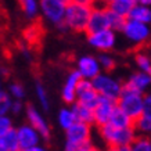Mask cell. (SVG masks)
<instances>
[{"label":"cell","mask_w":151,"mask_h":151,"mask_svg":"<svg viewBox=\"0 0 151 151\" xmlns=\"http://www.w3.org/2000/svg\"><path fill=\"white\" fill-rule=\"evenodd\" d=\"M143 99H144V94L133 90L132 87H129L126 83H124L121 94L116 100V107L134 122L144 111L143 110Z\"/></svg>","instance_id":"cell-1"},{"label":"cell","mask_w":151,"mask_h":151,"mask_svg":"<svg viewBox=\"0 0 151 151\" xmlns=\"http://www.w3.org/2000/svg\"><path fill=\"white\" fill-rule=\"evenodd\" d=\"M100 134L104 139V142L108 144L110 148L114 147H122V146H130L136 136V130L133 128H126V129H118L111 126L110 124L104 125L100 128Z\"/></svg>","instance_id":"cell-2"},{"label":"cell","mask_w":151,"mask_h":151,"mask_svg":"<svg viewBox=\"0 0 151 151\" xmlns=\"http://www.w3.org/2000/svg\"><path fill=\"white\" fill-rule=\"evenodd\" d=\"M90 13H92L90 7L69 3L65 7L63 22L65 24V27L68 29H72L75 32H83V31H86V25L89 21V17H90Z\"/></svg>","instance_id":"cell-3"},{"label":"cell","mask_w":151,"mask_h":151,"mask_svg":"<svg viewBox=\"0 0 151 151\" xmlns=\"http://www.w3.org/2000/svg\"><path fill=\"white\" fill-rule=\"evenodd\" d=\"M92 86L99 96L110 99L112 101L118 100L121 90H122V83L107 73H99L92 81Z\"/></svg>","instance_id":"cell-4"},{"label":"cell","mask_w":151,"mask_h":151,"mask_svg":"<svg viewBox=\"0 0 151 151\" xmlns=\"http://www.w3.org/2000/svg\"><path fill=\"white\" fill-rule=\"evenodd\" d=\"M121 32L124 33L126 39L130 40L133 45H144L148 37H150V28L146 24L142 22H136V21H132V19H126L124 28Z\"/></svg>","instance_id":"cell-5"},{"label":"cell","mask_w":151,"mask_h":151,"mask_svg":"<svg viewBox=\"0 0 151 151\" xmlns=\"http://www.w3.org/2000/svg\"><path fill=\"white\" fill-rule=\"evenodd\" d=\"M115 107H116V101L99 96L96 107L93 108V124H96L99 128L107 125Z\"/></svg>","instance_id":"cell-6"},{"label":"cell","mask_w":151,"mask_h":151,"mask_svg":"<svg viewBox=\"0 0 151 151\" xmlns=\"http://www.w3.org/2000/svg\"><path fill=\"white\" fill-rule=\"evenodd\" d=\"M65 7L63 3H58L55 0H39V11L45 15V18L50 22L58 25L64 19Z\"/></svg>","instance_id":"cell-7"},{"label":"cell","mask_w":151,"mask_h":151,"mask_svg":"<svg viewBox=\"0 0 151 151\" xmlns=\"http://www.w3.org/2000/svg\"><path fill=\"white\" fill-rule=\"evenodd\" d=\"M76 101L79 104L85 105L87 108H94L99 100V94L92 86V81H86V79H81V82L76 86Z\"/></svg>","instance_id":"cell-8"},{"label":"cell","mask_w":151,"mask_h":151,"mask_svg":"<svg viewBox=\"0 0 151 151\" xmlns=\"http://www.w3.org/2000/svg\"><path fill=\"white\" fill-rule=\"evenodd\" d=\"M87 42L90 43V46L100 51H110L112 50L116 45V33L111 29L101 31L97 33H92L87 36Z\"/></svg>","instance_id":"cell-9"},{"label":"cell","mask_w":151,"mask_h":151,"mask_svg":"<svg viewBox=\"0 0 151 151\" xmlns=\"http://www.w3.org/2000/svg\"><path fill=\"white\" fill-rule=\"evenodd\" d=\"M67 143L76 147L90 143V125L75 122L71 128L67 129Z\"/></svg>","instance_id":"cell-10"},{"label":"cell","mask_w":151,"mask_h":151,"mask_svg":"<svg viewBox=\"0 0 151 151\" xmlns=\"http://www.w3.org/2000/svg\"><path fill=\"white\" fill-rule=\"evenodd\" d=\"M107 29H110L107 9H92V13H90V17H89V21L86 25L87 35L107 31Z\"/></svg>","instance_id":"cell-11"},{"label":"cell","mask_w":151,"mask_h":151,"mask_svg":"<svg viewBox=\"0 0 151 151\" xmlns=\"http://www.w3.org/2000/svg\"><path fill=\"white\" fill-rule=\"evenodd\" d=\"M81 75L82 79L86 81H93L99 73H101L100 64L97 61L96 57L93 55H83L78 60V69H76Z\"/></svg>","instance_id":"cell-12"},{"label":"cell","mask_w":151,"mask_h":151,"mask_svg":"<svg viewBox=\"0 0 151 151\" xmlns=\"http://www.w3.org/2000/svg\"><path fill=\"white\" fill-rule=\"evenodd\" d=\"M15 132H17V139H18V144L21 151L29 150V148H32L35 146H39L40 136L32 126L22 125L18 129H15Z\"/></svg>","instance_id":"cell-13"},{"label":"cell","mask_w":151,"mask_h":151,"mask_svg":"<svg viewBox=\"0 0 151 151\" xmlns=\"http://www.w3.org/2000/svg\"><path fill=\"white\" fill-rule=\"evenodd\" d=\"M27 118H28V121H29V126H32V128L39 133L40 137H43L45 140L50 139V126H49V124L46 122V119L42 116L40 112H39L35 107L29 105L27 108Z\"/></svg>","instance_id":"cell-14"},{"label":"cell","mask_w":151,"mask_h":151,"mask_svg":"<svg viewBox=\"0 0 151 151\" xmlns=\"http://www.w3.org/2000/svg\"><path fill=\"white\" fill-rule=\"evenodd\" d=\"M81 75L79 72L75 69L72 72H69L68 78L65 81V85L63 87V93H61V96H63V100L65 103H68V104H73L75 101H76V86H78V83L81 82Z\"/></svg>","instance_id":"cell-15"},{"label":"cell","mask_w":151,"mask_h":151,"mask_svg":"<svg viewBox=\"0 0 151 151\" xmlns=\"http://www.w3.org/2000/svg\"><path fill=\"white\" fill-rule=\"evenodd\" d=\"M150 83H151L150 73H144V72H140V71H139V72L130 75V78H129V81L126 82V85H128L129 87H132L133 90H136V92L143 94V93L148 89Z\"/></svg>","instance_id":"cell-16"},{"label":"cell","mask_w":151,"mask_h":151,"mask_svg":"<svg viewBox=\"0 0 151 151\" xmlns=\"http://www.w3.org/2000/svg\"><path fill=\"white\" fill-rule=\"evenodd\" d=\"M72 112L75 122H81V124L92 125L93 124V110L87 108L85 105L79 104V103H73L72 108H69Z\"/></svg>","instance_id":"cell-17"},{"label":"cell","mask_w":151,"mask_h":151,"mask_svg":"<svg viewBox=\"0 0 151 151\" xmlns=\"http://www.w3.org/2000/svg\"><path fill=\"white\" fill-rule=\"evenodd\" d=\"M136 4H137V0H114L112 3H110L107 6V9L110 11H112V13L126 18L128 14L130 13V10Z\"/></svg>","instance_id":"cell-18"},{"label":"cell","mask_w":151,"mask_h":151,"mask_svg":"<svg viewBox=\"0 0 151 151\" xmlns=\"http://www.w3.org/2000/svg\"><path fill=\"white\" fill-rule=\"evenodd\" d=\"M126 19H132V21H136V22H142V24H148L151 22V10L150 7H146V6L142 4H136L130 10V13L128 14Z\"/></svg>","instance_id":"cell-19"},{"label":"cell","mask_w":151,"mask_h":151,"mask_svg":"<svg viewBox=\"0 0 151 151\" xmlns=\"http://www.w3.org/2000/svg\"><path fill=\"white\" fill-rule=\"evenodd\" d=\"M108 124L114 128L118 129H126V128H133V121L129 118L126 114H124L122 111L119 110L118 107H115V110L112 111V114L110 116Z\"/></svg>","instance_id":"cell-20"},{"label":"cell","mask_w":151,"mask_h":151,"mask_svg":"<svg viewBox=\"0 0 151 151\" xmlns=\"http://www.w3.org/2000/svg\"><path fill=\"white\" fill-rule=\"evenodd\" d=\"M133 129L139 130L143 133V136H146L147 133H150L151 130V114H144L143 112L134 122H133Z\"/></svg>","instance_id":"cell-21"},{"label":"cell","mask_w":151,"mask_h":151,"mask_svg":"<svg viewBox=\"0 0 151 151\" xmlns=\"http://www.w3.org/2000/svg\"><path fill=\"white\" fill-rule=\"evenodd\" d=\"M1 142H3L7 151H21L18 144V139H17V132H15L14 128L10 129L9 132L1 137Z\"/></svg>","instance_id":"cell-22"},{"label":"cell","mask_w":151,"mask_h":151,"mask_svg":"<svg viewBox=\"0 0 151 151\" xmlns=\"http://www.w3.org/2000/svg\"><path fill=\"white\" fill-rule=\"evenodd\" d=\"M19 4L28 18H35L39 14V0H19Z\"/></svg>","instance_id":"cell-23"},{"label":"cell","mask_w":151,"mask_h":151,"mask_svg":"<svg viewBox=\"0 0 151 151\" xmlns=\"http://www.w3.org/2000/svg\"><path fill=\"white\" fill-rule=\"evenodd\" d=\"M107 17H108V25H110L111 31H114V32L122 31V28H124L125 22H126V18L112 13V11H110L108 9H107Z\"/></svg>","instance_id":"cell-24"},{"label":"cell","mask_w":151,"mask_h":151,"mask_svg":"<svg viewBox=\"0 0 151 151\" xmlns=\"http://www.w3.org/2000/svg\"><path fill=\"white\" fill-rule=\"evenodd\" d=\"M58 124H60V126L63 129H65V130L75 124V118H73V115L69 108H63V110L58 112Z\"/></svg>","instance_id":"cell-25"},{"label":"cell","mask_w":151,"mask_h":151,"mask_svg":"<svg viewBox=\"0 0 151 151\" xmlns=\"http://www.w3.org/2000/svg\"><path fill=\"white\" fill-rule=\"evenodd\" d=\"M134 61H136L140 72H144V73L151 72V60H150V55L148 54L139 51L137 54L134 55Z\"/></svg>","instance_id":"cell-26"},{"label":"cell","mask_w":151,"mask_h":151,"mask_svg":"<svg viewBox=\"0 0 151 151\" xmlns=\"http://www.w3.org/2000/svg\"><path fill=\"white\" fill-rule=\"evenodd\" d=\"M130 151H151V142L146 136L136 137L130 144Z\"/></svg>","instance_id":"cell-27"},{"label":"cell","mask_w":151,"mask_h":151,"mask_svg":"<svg viewBox=\"0 0 151 151\" xmlns=\"http://www.w3.org/2000/svg\"><path fill=\"white\" fill-rule=\"evenodd\" d=\"M97 61H99V64H100V68H104L105 71H112V69L115 68V65H116L115 58L112 55L107 54V53H101V54L99 55Z\"/></svg>","instance_id":"cell-28"},{"label":"cell","mask_w":151,"mask_h":151,"mask_svg":"<svg viewBox=\"0 0 151 151\" xmlns=\"http://www.w3.org/2000/svg\"><path fill=\"white\" fill-rule=\"evenodd\" d=\"M11 104H13V100H11V96L6 92H0V116H4L7 115L10 110H11Z\"/></svg>","instance_id":"cell-29"},{"label":"cell","mask_w":151,"mask_h":151,"mask_svg":"<svg viewBox=\"0 0 151 151\" xmlns=\"http://www.w3.org/2000/svg\"><path fill=\"white\" fill-rule=\"evenodd\" d=\"M36 96L40 101L42 107L45 108V110H49V99H47V92L45 86L42 85V83H36Z\"/></svg>","instance_id":"cell-30"},{"label":"cell","mask_w":151,"mask_h":151,"mask_svg":"<svg viewBox=\"0 0 151 151\" xmlns=\"http://www.w3.org/2000/svg\"><path fill=\"white\" fill-rule=\"evenodd\" d=\"M10 96L15 97V100H21L25 96V89L19 83H11L10 85Z\"/></svg>","instance_id":"cell-31"},{"label":"cell","mask_w":151,"mask_h":151,"mask_svg":"<svg viewBox=\"0 0 151 151\" xmlns=\"http://www.w3.org/2000/svg\"><path fill=\"white\" fill-rule=\"evenodd\" d=\"M10 129H13V124H11V119L4 115V116H0V139L4 136L6 133L9 132Z\"/></svg>","instance_id":"cell-32"},{"label":"cell","mask_w":151,"mask_h":151,"mask_svg":"<svg viewBox=\"0 0 151 151\" xmlns=\"http://www.w3.org/2000/svg\"><path fill=\"white\" fill-rule=\"evenodd\" d=\"M37 33H39V29L36 27H32L25 31V37H27L29 42H36L37 40Z\"/></svg>","instance_id":"cell-33"},{"label":"cell","mask_w":151,"mask_h":151,"mask_svg":"<svg viewBox=\"0 0 151 151\" xmlns=\"http://www.w3.org/2000/svg\"><path fill=\"white\" fill-rule=\"evenodd\" d=\"M97 0H71V3L73 4H79V6H85V7H90L93 9V6L96 4Z\"/></svg>","instance_id":"cell-34"},{"label":"cell","mask_w":151,"mask_h":151,"mask_svg":"<svg viewBox=\"0 0 151 151\" xmlns=\"http://www.w3.org/2000/svg\"><path fill=\"white\" fill-rule=\"evenodd\" d=\"M22 108H24V105H22V103H21V100H15V101H13L11 110L10 111H13L14 114H19V112L22 111Z\"/></svg>","instance_id":"cell-35"},{"label":"cell","mask_w":151,"mask_h":151,"mask_svg":"<svg viewBox=\"0 0 151 151\" xmlns=\"http://www.w3.org/2000/svg\"><path fill=\"white\" fill-rule=\"evenodd\" d=\"M78 151H100L99 148H96V147H93L90 143H86V144H83L81 148H79Z\"/></svg>","instance_id":"cell-36"},{"label":"cell","mask_w":151,"mask_h":151,"mask_svg":"<svg viewBox=\"0 0 151 151\" xmlns=\"http://www.w3.org/2000/svg\"><path fill=\"white\" fill-rule=\"evenodd\" d=\"M107 151H130V146H122V147H114V148H108Z\"/></svg>","instance_id":"cell-37"},{"label":"cell","mask_w":151,"mask_h":151,"mask_svg":"<svg viewBox=\"0 0 151 151\" xmlns=\"http://www.w3.org/2000/svg\"><path fill=\"white\" fill-rule=\"evenodd\" d=\"M25 151H47V150L46 148H43V147H40V146H35V147H32V148L25 150Z\"/></svg>","instance_id":"cell-38"},{"label":"cell","mask_w":151,"mask_h":151,"mask_svg":"<svg viewBox=\"0 0 151 151\" xmlns=\"http://www.w3.org/2000/svg\"><path fill=\"white\" fill-rule=\"evenodd\" d=\"M55 1H58V3H63L64 6H67V4H69V3H71V0H55Z\"/></svg>","instance_id":"cell-39"},{"label":"cell","mask_w":151,"mask_h":151,"mask_svg":"<svg viewBox=\"0 0 151 151\" xmlns=\"http://www.w3.org/2000/svg\"><path fill=\"white\" fill-rule=\"evenodd\" d=\"M0 151H7L6 150V147H4V144H3V142H1V139H0Z\"/></svg>","instance_id":"cell-40"},{"label":"cell","mask_w":151,"mask_h":151,"mask_svg":"<svg viewBox=\"0 0 151 151\" xmlns=\"http://www.w3.org/2000/svg\"><path fill=\"white\" fill-rule=\"evenodd\" d=\"M101 1H103V3H104L105 6H108V4H110V3H112L114 0H101Z\"/></svg>","instance_id":"cell-41"},{"label":"cell","mask_w":151,"mask_h":151,"mask_svg":"<svg viewBox=\"0 0 151 151\" xmlns=\"http://www.w3.org/2000/svg\"><path fill=\"white\" fill-rule=\"evenodd\" d=\"M1 72H6V71H4L3 68H0V73H1Z\"/></svg>","instance_id":"cell-42"},{"label":"cell","mask_w":151,"mask_h":151,"mask_svg":"<svg viewBox=\"0 0 151 151\" xmlns=\"http://www.w3.org/2000/svg\"><path fill=\"white\" fill-rule=\"evenodd\" d=\"M0 92H1V83H0Z\"/></svg>","instance_id":"cell-43"}]
</instances>
